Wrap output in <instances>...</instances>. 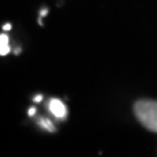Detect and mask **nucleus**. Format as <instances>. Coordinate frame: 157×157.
Instances as JSON below:
<instances>
[{
	"instance_id": "obj_1",
	"label": "nucleus",
	"mask_w": 157,
	"mask_h": 157,
	"mask_svg": "<svg viewBox=\"0 0 157 157\" xmlns=\"http://www.w3.org/2000/svg\"><path fill=\"white\" fill-rule=\"evenodd\" d=\"M134 113L137 121L147 130L157 132V101L140 100L134 106Z\"/></svg>"
},
{
	"instance_id": "obj_9",
	"label": "nucleus",
	"mask_w": 157,
	"mask_h": 157,
	"mask_svg": "<svg viewBox=\"0 0 157 157\" xmlns=\"http://www.w3.org/2000/svg\"><path fill=\"white\" fill-rule=\"evenodd\" d=\"M20 52H21V48H20V47H18V48H16V50H14V54H16V55H18Z\"/></svg>"
},
{
	"instance_id": "obj_2",
	"label": "nucleus",
	"mask_w": 157,
	"mask_h": 157,
	"mask_svg": "<svg viewBox=\"0 0 157 157\" xmlns=\"http://www.w3.org/2000/svg\"><path fill=\"white\" fill-rule=\"evenodd\" d=\"M48 110L58 119H66L67 118V107L58 98H51L50 100V102H48Z\"/></svg>"
},
{
	"instance_id": "obj_5",
	"label": "nucleus",
	"mask_w": 157,
	"mask_h": 157,
	"mask_svg": "<svg viewBox=\"0 0 157 157\" xmlns=\"http://www.w3.org/2000/svg\"><path fill=\"white\" fill-rule=\"evenodd\" d=\"M36 111H37V109H36V107H30V109H29V111H28L29 117H33L34 114H36Z\"/></svg>"
},
{
	"instance_id": "obj_7",
	"label": "nucleus",
	"mask_w": 157,
	"mask_h": 157,
	"mask_svg": "<svg viewBox=\"0 0 157 157\" xmlns=\"http://www.w3.org/2000/svg\"><path fill=\"white\" fill-rule=\"evenodd\" d=\"M11 29H12L11 24H6V25H3V30L4 32H8V30H11Z\"/></svg>"
},
{
	"instance_id": "obj_3",
	"label": "nucleus",
	"mask_w": 157,
	"mask_h": 157,
	"mask_svg": "<svg viewBox=\"0 0 157 157\" xmlns=\"http://www.w3.org/2000/svg\"><path fill=\"white\" fill-rule=\"evenodd\" d=\"M11 51V47H9V38L7 34H2L0 36V55L4 56L9 54Z\"/></svg>"
},
{
	"instance_id": "obj_4",
	"label": "nucleus",
	"mask_w": 157,
	"mask_h": 157,
	"mask_svg": "<svg viewBox=\"0 0 157 157\" xmlns=\"http://www.w3.org/2000/svg\"><path fill=\"white\" fill-rule=\"evenodd\" d=\"M39 126L43 127V128L47 130V131H50V132H54V131H55V127H54V124L51 123V121L45 119V118H42V119L39 121Z\"/></svg>"
},
{
	"instance_id": "obj_8",
	"label": "nucleus",
	"mask_w": 157,
	"mask_h": 157,
	"mask_svg": "<svg viewBox=\"0 0 157 157\" xmlns=\"http://www.w3.org/2000/svg\"><path fill=\"white\" fill-rule=\"evenodd\" d=\"M42 96L41 94H38V96H36V97H34V102H41L42 101Z\"/></svg>"
},
{
	"instance_id": "obj_6",
	"label": "nucleus",
	"mask_w": 157,
	"mask_h": 157,
	"mask_svg": "<svg viewBox=\"0 0 157 157\" xmlns=\"http://www.w3.org/2000/svg\"><path fill=\"white\" fill-rule=\"evenodd\" d=\"M47 13H48V9L47 8H43L42 11H41V13H39V17H45Z\"/></svg>"
}]
</instances>
